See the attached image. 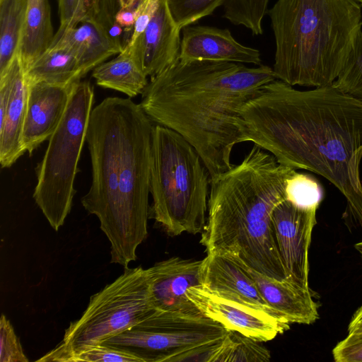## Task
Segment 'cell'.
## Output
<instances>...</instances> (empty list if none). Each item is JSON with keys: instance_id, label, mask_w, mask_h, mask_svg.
<instances>
[{"instance_id": "603a6c76", "label": "cell", "mask_w": 362, "mask_h": 362, "mask_svg": "<svg viewBox=\"0 0 362 362\" xmlns=\"http://www.w3.org/2000/svg\"><path fill=\"white\" fill-rule=\"evenodd\" d=\"M28 0H0V76L18 52Z\"/></svg>"}, {"instance_id": "52a82bcc", "label": "cell", "mask_w": 362, "mask_h": 362, "mask_svg": "<svg viewBox=\"0 0 362 362\" xmlns=\"http://www.w3.org/2000/svg\"><path fill=\"white\" fill-rule=\"evenodd\" d=\"M93 100L94 89L90 82L79 81L74 84L63 117L35 168L33 199L55 231L64 225L71 209L74 181Z\"/></svg>"}, {"instance_id": "4316f807", "label": "cell", "mask_w": 362, "mask_h": 362, "mask_svg": "<svg viewBox=\"0 0 362 362\" xmlns=\"http://www.w3.org/2000/svg\"><path fill=\"white\" fill-rule=\"evenodd\" d=\"M332 84L342 93L362 101V30L358 33L353 48Z\"/></svg>"}, {"instance_id": "44dd1931", "label": "cell", "mask_w": 362, "mask_h": 362, "mask_svg": "<svg viewBox=\"0 0 362 362\" xmlns=\"http://www.w3.org/2000/svg\"><path fill=\"white\" fill-rule=\"evenodd\" d=\"M92 76L99 86L122 92L129 98L141 94L148 83L147 76L127 46L117 57L96 66Z\"/></svg>"}, {"instance_id": "3957f363", "label": "cell", "mask_w": 362, "mask_h": 362, "mask_svg": "<svg viewBox=\"0 0 362 362\" xmlns=\"http://www.w3.org/2000/svg\"><path fill=\"white\" fill-rule=\"evenodd\" d=\"M275 79L267 65L178 60L151 77L139 105L151 120L195 148L211 179L233 167V147L247 141L240 128L242 107Z\"/></svg>"}, {"instance_id": "4fadbf2b", "label": "cell", "mask_w": 362, "mask_h": 362, "mask_svg": "<svg viewBox=\"0 0 362 362\" xmlns=\"http://www.w3.org/2000/svg\"><path fill=\"white\" fill-rule=\"evenodd\" d=\"M203 260L173 257L148 269L152 301L156 310L202 314L186 295L188 288L202 285Z\"/></svg>"}, {"instance_id": "7c38bea8", "label": "cell", "mask_w": 362, "mask_h": 362, "mask_svg": "<svg viewBox=\"0 0 362 362\" xmlns=\"http://www.w3.org/2000/svg\"><path fill=\"white\" fill-rule=\"evenodd\" d=\"M180 31L168 0H160L144 33L133 43L127 45L146 76L153 77L179 60Z\"/></svg>"}, {"instance_id": "ba28073f", "label": "cell", "mask_w": 362, "mask_h": 362, "mask_svg": "<svg viewBox=\"0 0 362 362\" xmlns=\"http://www.w3.org/2000/svg\"><path fill=\"white\" fill-rule=\"evenodd\" d=\"M156 310L148 269L126 267L114 281L90 296L82 315L65 329L62 341L37 361L62 362L69 354L123 332Z\"/></svg>"}, {"instance_id": "cb8c5ba5", "label": "cell", "mask_w": 362, "mask_h": 362, "mask_svg": "<svg viewBox=\"0 0 362 362\" xmlns=\"http://www.w3.org/2000/svg\"><path fill=\"white\" fill-rule=\"evenodd\" d=\"M258 341L239 332L229 330L216 345L209 362H265L270 353Z\"/></svg>"}, {"instance_id": "836d02e7", "label": "cell", "mask_w": 362, "mask_h": 362, "mask_svg": "<svg viewBox=\"0 0 362 362\" xmlns=\"http://www.w3.org/2000/svg\"><path fill=\"white\" fill-rule=\"evenodd\" d=\"M141 1L125 2L120 5V8L117 12V23L128 32L134 29L138 6ZM132 32L133 33V31Z\"/></svg>"}, {"instance_id": "7402d4cb", "label": "cell", "mask_w": 362, "mask_h": 362, "mask_svg": "<svg viewBox=\"0 0 362 362\" xmlns=\"http://www.w3.org/2000/svg\"><path fill=\"white\" fill-rule=\"evenodd\" d=\"M48 0H28L18 53L25 71L50 46L54 38Z\"/></svg>"}, {"instance_id": "8d00e7d4", "label": "cell", "mask_w": 362, "mask_h": 362, "mask_svg": "<svg viewBox=\"0 0 362 362\" xmlns=\"http://www.w3.org/2000/svg\"><path fill=\"white\" fill-rule=\"evenodd\" d=\"M356 250L359 252L362 258V242H359L355 245Z\"/></svg>"}, {"instance_id": "9c48e42d", "label": "cell", "mask_w": 362, "mask_h": 362, "mask_svg": "<svg viewBox=\"0 0 362 362\" xmlns=\"http://www.w3.org/2000/svg\"><path fill=\"white\" fill-rule=\"evenodd\" d=\"M228 331L202 314L156 310L102 344L131 352L143 362L184 361L193 351L218 344Z\"/></svg>"}, {"instance_id": "2e32d148", "label": "cell", "mask_w": 362, "mask_h": 362, "mask_svg": "<svg viewBox=\"0 0 362 362\" xmlns=\"http://www.w3.org/2000/svg\"><path fill=\"white\" fill-rule=\"evenodd\" d=\"M202 260V286L219 296L284 319L267 304L254 279L238 262L214 253H207Z\"/></svg>"}, {"instance_id": "f1b7e54d", "label": "cell", "mask_w": 362, "mask_h": 362, "mask_svg": "<svg viewBox=\"0 0 362 362\" xmlns=\"http://www.w3.org/2000/svg\"><path fill=\"white\" fill-rule=\"evenodd\" d=\"M143 362L136 355L122 349L98 344L68 355L62 362Z\"/></svg>"}, {"instance_id": "74e56055", "label": "cell", "mask_w": 362, "mask_h": 362, "mask_svg": "<svg viewBox=\"0 0 362 362\" xmlns=\"http://www.w3.org/2000/svg\"><path fill=\"white\" fill-rule=\"evenodd\" d=\"M134 1H140V0H119V2H120V5H121L125 2Z\"/></svg>"}, {"instance_id": "ffe728a7", "label": "cell", "mask_w": 362, "mask_h": 362, "mask_svg": "<svg viewBox=\"0 0 362 362\" xmlns=\"http://www.w3.org/2000/svg\"><path fill=\"white\" fill-rule=\"evenodd\" d=\"M28 83L68 86L83 77L78 59L67 47L50 45L25 71Z\"/></svg>"}, {"instance_id": "d6a6232c", "label": "cell", "mask_w": 362, "mask_h": 362, "mask_svg": "<svg viewBox=\"0 0 362 362\" xmlns=\"http://www.w3.org/2000/svg\"><path fill=\"white\" fill-rule=\"evenodd\" d=\"M80 0H58L60 20L59 30L75 28L79 23Z\"/></svg>"}, {"instance_id": "ac0fdd59", "label": "cell", "mask_w": 362, "mask_h": 362, "mask_svg": "<svg viewBox=\"0 0 362 362\" xmlns=\"http://www.w3.org/2000/svg\"><path fill=\"white\" fill-rule=\"evenodd\" d=\"M238 263L254 279L267 304L290 324L310 325L318 319V305L310 289L303 288L287 280L267 276Z\"/></svg>"}, {"instance_id": "d6986e66", "label": "cell", "mask_w": 362, "mask_h": 362, "mask_svg": "<svg viewBox=\"0 0 362 362\" xmlns=\"http://www.w3.org/2000/svg\"><path fill=\"white\" fill-rule=\"evenodd\" d=\"M81 23L78 27L58 30L50 45L69 48L78 59L85 76L107 58L122 51L98 23L93 21Z\"/></svg>"}, {"instance_id": "e0dca14e", "label": "cell", "mask_w": 362, "mask_h": 362, "mask_svg": "<svg viewBox=\"0 0 362 362\" xmlns=\"http://www.w3.org/2000/svg\"><path fill=\"white\" fill-rule=\"evenodd\" d=\"M10 91L6 112L0 118V163L9 168L25 153L22 134L26 112L28 84L18 52L6 72Z\"/></svg>"}, {"instance_id": "f35d334b", "label": "cell", "mask_w": 362, "mask_h": 362, "mask_svg": "<svg viewBox=\"0 0 362 362\" xmlns=\"http://www.w3.org/2000/svg\"><path fill=\"white\" fill-rule=\"evenodd\" d=\"M354 1H356V2L360 3L362 5V0H354Z\"/></svg>"}, {"instance_id": "277c9868", "label": "cell", "mask_w": 362, "mask_h": 362, "mask_svg": "<svg viewBox=\"0 0 362 362\" xmlns=\"http://www.w3.org/2000/svg\"><path fill=\"white\" fill-rule=\"evenodd\" d=\"M296 170L255 145L238 165L211 179L200 243L267 276L287 280L276 245L272 212L286 199Z\"/></svg>"}, {"instance_id": "83f0119b", "label": "cell", "mask_w": 362, "mask_h": 362, "mask_svg": "<svg viewBox=\"0 0 362 362\" xmlns=\"http://www.w3.org/2000/svg\"><path fill=\"white\" fill-rule=\"evenodd\" d=\"M227 0H168L172 15L182 30L212 14Z\"/></svg>"}, {"instance_id": "30bf717a", "label": "cell", "mask_w": 362, "mask_h": 362, "mask_svg": "<svg viewBox=\"0 0 362 362\" xmlns=\"http://www.w3.org/2000/svg\"><path fill=\"white\" fill-rule=\"evenodd\" d=\"M317 209L300 208L287 199L272 212V222L287 281L305 289L308 286V250L317 223Z\"/></svg>"}, {"instance_id": "7a4b0ae2", "label": "cell", "mask_w": 362, "mask_h": 362, "mask_svg": "<svg viewBox=\"0 0 362 362\" xmlns=\"http://www.w3.org/2000/svg\"><path fill=\"white\" fill-rule=\"evenodd\" d=\"M130 98L107 97L92 109L86 134L92 182L81 202L124 268L147 238L153 127Z\"/></svg>"}, {"instance_id": "1f68e13d", "label": "cell", "mask_w": 362, "mask_h": 362, "mask_svg": "<svg viewBox=\"0 0 362 362\" xmlns=\"http://www.w3.org/2000/svg\"><path fill=\"white\" fill-rule=\"evenodd\" d=\"M160 0H141L138 6L136 19L129 44L133 43L144 33L156 13Z\"/></svg>"}, {"instance_id": "e575fe53", "label": "cell", "mask_w": 362, "mask_h": 362, "mask_svg": "<svg viewBox=\"0 0 362 362\" xmlns=\"http://www.w3.org/2000/svg\"><path fill=\"white\" fill-rule=\"evenodd\" d=\"M100 0H80L79 23L95 21L98 13Z\"/></svg>"}, {"instance_id": "5b68a950", "label": "cell", "mask_w": 362, "mask_h": 362, "mask_svg": "<svg viewBox=\"0 0 362 362\" xmlns=\"http://www.w3.org/2000/svg\"><path fill=\"white\" fill-rule=\"evenodd\" d=\"M267 15L275 40L274 74L292 86L332 84L362 30L354 0H277Z\"/></svg>"}, {"instance_id": "484cf974", "label": "cell", "mask_w": 362, "mask_h": 362, "mask_svg": "<svg viewBox=\"0 0 362 362\" xmlns=\"http://www.w3.org/2000/svg\"><path fill=\"white\" fill-rule=\"evenodd\" d=\"M286 199L307 209H317L323 199L320 183L312 175L296 172L286 180Z\"/></svg>"}, {"instance_id": "4dcf8cb0", "label": "cell", "mask_w": 362, "mask_h": 362, "mask_svg": "<svg viewBox=\"0 0 362 362\" xmlns=\"http://www.w3.org/2000/svg\"><path fill=\"white\" fill-rule=\"evenodd\" d=\"M336 362H362V333L348 334L332 349Z\"/></svg>"}, {"instance_id": "d590c367", "label": "cell", "mask_w": 362, "mask_h": 362, "mask_svg": "<svg viewBox=\"0 0 362 362\" xmlns=\"http://www.w3.org/2000/svg\"><path fill=\"white\" fill-rule=\"evenodd\" d=\"M348 334L362 333V305L353 315L347 329Z\"/></svg>"}, {"instance_id": "9a60e30c", "label": "cell", "mask_w": 362, "mask_h": 362, "mask_svg": "<svg viewBox=\"0 0 362 362\" xmlns=\"http://www.w3.org/2000/svg\"><path fill=\"white\" fill-rule=\"evenodd\" d=\"M179 60L262 64L259 49L238 42L228 29L188 25L182 29Z\"/></svg>"}, {"instance_id": "5bb4252c", "label": "cell", "mask_w": 362, "mask_h": 362, "mask_svg": "<svg viewBox=\"0 0 362 362\" xmlns=\"http://www.w3.org/2000/svg\"><path fill=\"white\" fill-rule=\"evenodd\" d=\"M28 100L22 144L25 152H33L48 140L66 111L73 85L62 86L43 81L28 83Z\"/></svg>"}, {"instance_id": "8fae6325", "label": "cell", "mask_w": 362, "mask_h": 362, "mask_svg": "<svg viewBox=\"0 0 362 362\" xmlns=\"http://www.w3.org/2000/svg\"><path fill=\"white\" fill-rule=\"evenodd\" d=\"M186 295L204 316L258 342L270 341L290 327L284 319L219 296L202 285L188 288Z\"/></svg>"}, {"instance_id": "6da1fadb", "label": "cell", "mask_w": 362, "mask_h": 362, "mask_svg": "<svg viewBox=\"0 0 362 362\" xmlns=\"http://www.w3.org/2000/svg\"><path fill=\"white\" fill-rule=\"evenodd\" d=\"M247 141L281 165L323 177L344 195L343 218L362 227V101L332 83L299 90L275 79L240 110Z\"/></svg>"}, {"instance_id": "8992f818", "label": "cell", "mask_w": 362, "mask_h": 362, "mask_svg": "<svg viewBox=\"0 0 362 362\" xmlns=\"http://www.w3.org/2000/svg\"><path fill=\"white\" fill-rule=\"evenodd\" d=\"M211 175L195 148L176 132L153 127L150 215L170 236L202 233Z\"/></svg>"}, {"instance_id": "d4e9b609", "label": "cell", "mask_w": 362, "mask_h": 362, "mask_svg": "<svg viewBox=\"0 0 362 362\" xmlns=\"http://www.w3.org/2000/svg\"><path fill=\"white\" fill-rule=\"evenodd\" d=\"M269 0H227L223 18L235 25L250 30L253 35L263 33L262 21L268 11Z\"/></svg>"}, {"instance_id": "f546056e", "label": "cell", "mask_w": 362, "mask_h": 362, "mask_svg": "<svg viewBox=\"0 0 362 362\" xmlns=\"http://www.w3.org/2000/svg\"><path fill=\"white\" fill-rule=\"evenodd\" d=\"M14 329L7 319L1 314L0 318V362H28Z\"/></svg>"}]
</instances>
